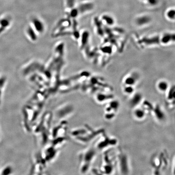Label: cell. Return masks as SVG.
<instances>
[{"mask_svg":"<svg viewBox=\"0 0 175 175\" xmlns=\"http://www.w3.org/2000/svg\"><path fill=\"white\" fill-rule=\"evenodd\" d=\"M12 20L9 16L5 15L0 18V35L11 25Z\"/></svg>","mask_w":175,"mask_h":175,"instance_id":"6da1fadb","label":"cell"},{"mask_svg":"<svg viewBox=\"0 0 175 175\" xmlns=\"http://www.w3.org/2000/svg\"><path fill=\"white\" fill-rule=\"evenodd\" d=\"M160 42L164 45L175 43V33H165L160 38Z\"/></svg>","mask_w":175,"mask_h":175,"instance_id":"7a4b0ae2","label":"cell"},{"mask_svg":"<svg viewBox=\"0 0 175 175\" xmlns=\"http://www.w3.org/2000/svg\"><path fill=\"white\" fill-rule=\"evenodd\" d=\"M130 100L129 104L131 107L136 108L141 104L142 101V96L140 93H134Z\"/></svg>","mask_w":175,"mask_h":175,"instance_id":"3957f363","label":"cell"},{"mask_svg":"<svg viewBox=\"0 0 175 175\" xmlns=\"http://www.w3.org/2000/svg\"><path fill=\"white\" fill-rule=\"evenodd\" d=\"M154 115L158 121H162L165 120V115L163 110L159 106H157L153 108L152 110Z\"/></svg>","mask_w":175,"mask_h":175,"instance_id":"277c9868","label":"cell"},{"mask_svg":"<svg viewBox=\"0 0 175 175\" xmlns=\"http://www.w3.org/2000/svg\"><path fill=\"white\" fill-rule=\"evenodd\" d=\"M151 20V18L149 15H143L137 17L136 19V22L137 25L140 27H142V26L149 24Z\"/></svg>","mask_w":175,"mask_h":175,"instance_id":"5b68a950","label":"cell"},{"mask_svg":"<svg viewBox=\"0 0 175 175\" xmlns=\"http://www.w3.org/2000/svg\"><path fill=\"white\" fill-rule=\"evenodd\" d=\"M134 116L135 118L139 120H143L145 118L146 112L143 108H135L133 112Z\"/></svg>","mask_w":175,"mask_h":175,"instance_id":"8992f818","label":"cell"},{"mask_svg":"<svg viewBox=\"0 0 175 175\" xmlns=\"http://www.w3.org/2000/svg\"><path fill=\"white\" fill-rule=\"evenodd\" d=\"M156 87L158 91L160 92H165L169 89V83L166 81L160 80L157 83Z\"/></svg>","mask_w":175,"mask_h":175,"instance_id":"52a82bcc","label":"cell"},{"mask_svg":"<svg viewBox=\"0 0 175 175\" xmlns=\"http://www.w3.org/2000/svg\"><path fill=\"white\" fill-rule=\"evenodd\" d=\"M137 80H138V77L137 76H135V74H133L131 75L128 76L124 79V85L134 86V85L136 84Z\"/></svg>","mask_w":175,"mask_h":175,"instance_id":"ba28073f","label":"cell"},{"mask_svg":"<svg viewBox=\"0 0 175 175\" xmlns=\"http://www.w3.org/2000/svg\"><path fill=\"white\" fill-rule=\"evenodd\" d=\"M102 19L108 25L112 26L114 25L115 23L114 18L109 15H104L102 17Z\"/></svg>","mask_w":175,"mask_h":175,"instance_id":"9c48e42d","label":"cell"},{"mask_svg":"<svg viewBox=\"0 0 175 175\" xmlns=\"http://www.w3.org/2000/svg\"><path fill=\"white\" fill-rule=\"evenodd\" d=\"M165 15L169 20H175V9L171 8L168 9L166 11Z\"/></svg>","mask_w":175,"mask_h":175,"instance_id":"30bf717a","label":"cell"},{"mask_svg":"<svg viewBox=\"0 0 175 175\" xmlns=\"http://www.w3.org/2000/svg\"><path fill=\"white\" fill-rule=\"evenodd\" d=\"M6 82V78L5 77H0V104H1V101L3 90L4 88Z\"/></svg>","mask_w":175,"mask_h":175,"instance_id":"8fae6325","label":"cell"},{"mask_svg":"<svg viewBox=\"0 0 175 175\" xmlns=\"http://www.w3.org/2000/svg\"><path fill=\"white\" fill-rule=\"evenodd\" d=\"M123 92L127 95H132L134 93L135 89L134 86L124 85L123 89Z\"/></svg>","mask_w":175,"mask_h":175,"instance_id":"7c38bea8","label":"cell"},{"mask_svg":"<svg viewBox=\"0 0 175 175\" xmlns=\"http://www.w3.org/2000/svg\"><path fill=\"white\" fill-rule=\"evenodd\" d=\"M146 4L150 6H155L159 3V0H142Z\"/></svg>","mask_w":175,"mask_h":175,"instance_id":"4fadbf2b","label":"cell"},{"mask_svg":"<svg viewBox=\"0 0 175 175\" xmlns=\"http://www.w3.org/2000/svg\"><path fill=\"white\" fill-rule=\"evenodd\" d=\"M12 172V169L10 166H6L1 171V175L11 174Z\"/></svg>","mask_w":175,"mask_h":175,"instance_id":"5bb4252c","label":"cell"},{"mask_svg":"<svg viewBox=\"0 0 175 175\" xmlns=\"http://www.w3.org/2000/svg\"><path fill=\"white\" fill-rule=\"evenodd\" d=\"M79 1L82 2H86L87 1H90V0H79Z\"/></svg>","mask_w":175,"mask_h":175,"instance_id":"9a60e30c","label":"cell"},{"mask_svg":"<svg viewBox=\"0 0 175 175\" xmlns=\"http://www.w3.org/2000/svg\"><path fill=\"white\" fill-rule=\"evenodd\" d=\"M174 166H175V160H174ZM174 170H175V169H174Z\"/></svg>","mask_w":175,"mask_h":175,"instance_id":"2e32d148","label":"cell"}]
</instances>
